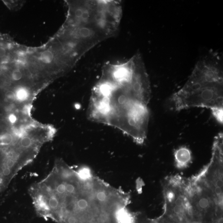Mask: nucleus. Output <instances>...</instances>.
<instances>
[{
	"label": "nucleus",
	"instance_id": "nucleus-1",
	"mask_svg": "<svg viewBox=\"0 0 223 223\" xmlns=\"http://www.w3.org/2000/svg\"><path fill=\"white\" fill-rule=\"evenodd\" d=\"M29 193L38 215L58 223H111L130 202L128 193L88 167L75 168L61 158L45 178L31 185Z\"/></svg>",
	"mask_w": 223,
	"mask_h": 223
},
{
	"label": "nucleus",
	"instance_id": "nucleus-2",
	"mask_svg": "<svg viewBox=\"0 0 223 223\" xmlns=\"http://www.w3.org/2000/svg\"><path fill=\"white\" fill-rule=\"evenodd\" d=\"M150 96L149 77L139 54L123 63H106L92 90L88 115L121 130L130 112L139 104L147 106Z\"/></svg>",
	"mask_w": 223,
	"mask_h": 223
},
{
	"label": "nucleus",
	"instance_id": "nucleus-3",
	"mask_svg": "<svg viewBox=\"0 0 223 223\" xmlns=\"http://www.w3.org/2000/svg\"><path fill=\"white\" fill-rule=\"evenodd\" d=\"M170 102L176 111L194 107H223L222 72L215 67H197L184 87L172 95Z\"/></svg>",
	"mask_w": 223,
	"mask_h": 223
},
{
	"label": "nucleus",
	"instance_id": "nucleus-4",
	"mask_svg": "<svg viewBox=\"0 0 223 223\" xmlns=\"http://www.w3.org/2000/svg\"><path fill=\"white\" fill-rule=\"evenodd\" d=\"M165 215L173 223H194L186 179L179 175L166 177L163 183Z\"/></svg>",
	"mask_w": 223,
	"mask_h": 223
},
{
	"label": "nucleus",
	"instance_id": "nucleus-5",
	"mask_svg": "<svg viewBox=\"0 0 223 223\" xmlns=\"http://www.w3.org/2000/svg\"><path fill=\"white\" fill-rule=\"evenodd\" d=\"M186 188L195 220L206 222L217 213L223 212L218 209L213 195L200 173L186 179Z\"/></svg>",
	"mask_w": 223,
	"mask_h": 223
},
{
	"label": "nucleus",
	"instance_id": "nucleus-6",
	"mask_svg": "<svg viewBox=\"0 0 223 223\" xmlns=\"http://www.w3.org/2000/svg\"><path fill=\"white\" fill-rule=\"evenodd\" d=\"M215 197L219 210H223V134L214 139L210 163L199 172Z\"/></svg>",
	"mask_w": 223,
	"mask_h": 223
},
{
	"label": "nucleus",
	"instance_id": "nucleus-7",
	"mask_svg": "<svg viewBox=\"0 0 223 223\" xmlns=\"http://www.w3.org/2000/svg\"><path fill=\"white\" fill-rule=\"evenodd\" d=\"M16 44L8 35L0 34V67L9 61Z\"/></svg>",
	"mask_w": 223,
	"mask_h": 223
},
{
	"label": "nucleus",
	"instance_id": "nucleus-8",
	"mask_svg": "<svg viewBox=\"0 0 223 223\" xmlns=\"http://www.w3.org/2000/svg\"><path fill=\"white\" fill-rule=\"evenodd\" d=\"M176 166L179 169L188 167L192 160L191 151L186 147H182L176 149L174 153Z\"/></svg>",
	"mask_w": 223,
	"mask_h": 223
},
{
	"label": "nucleus",
	"instance_id": "nucleus-9",
	"mask_svg": "<svg viewBox=\"0 0 223 223\" xmlns=\"http://www.w3.org/2000/svg\"><path fill=\"white\" fill-rule=\"evenodd\" d=\"M4 3L9 9L11 10H18L21 8L25 1H4Z\"/></svg>",
	"mask_w": 223,
	"mask_h": 223
},
{
	"label": "nucleus",
	"instance_id": "nucleus-10",
	"mask_svg": "<svg viewBox=\"0 0 223 223\" xmlns=\"http://www.w3.org/2000/svg\"><path fill=\"white\" fill-rule=\"evenodd\" d=\"M213 116L216 121L222 125L223 123V107H214L210 109Z\"/></svg>",
	"mask_w": 223,
	"mask_h": 223
}]
</instances>
